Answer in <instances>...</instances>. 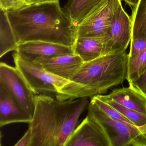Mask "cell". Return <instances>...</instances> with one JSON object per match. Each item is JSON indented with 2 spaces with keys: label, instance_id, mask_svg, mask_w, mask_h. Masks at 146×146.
Masks as SVG:
<instances>
[{
  "label": "cell",
  "instance_id": "cell-1",
  "mask_svg": "<svg viewBox=\"0 0 146 146\" xmlns=\"http://www.w3.org/2000/svg\"><path fill=\"white\" fill-rule=\"evenodd\" d=\"M19 43L42 41L73 48L77 28L59 2L6 11Z\"/></svg>",
  "mask_w": 146,
  "mask_h": 146
},
{
  "label": "cell",
  "instance_id": "cell-2",
  "mask_svg": "<svg viewBox=\"0 0 146 146\" xmlns=\"http://www.w3.org/2000/svg\"><path fill=\"white\" fill-rule=\"evenodd\" d=\"M89 105L88 97L60 101L36 95L35 111L29 123L32 135L30 146H65Z\"/></svg>",
  "mask_w": 146,
  "mask_h": 146
},
{
  "label": "cell",
  "instance_id": "cell-3",
  "mask_svg": "<svg viewBox=\"0 0 146 146\" xmlns=\"http://www.w3.org/2000/svg\"><path fill=\"white\" fill-rule=\"evenodd\" d=\"M128 54L111 53L84 62L76 74L59 91L60 101L92 98L122 84L128 73Z\"/></svg>",
  "mask_w": 146,
  "mask_h": 146
},
{
  "label": "cell",
  "instance_id": "cell-4",
  "mask_svg": "<svg viewBox=\"0 0 146 146\" xmlns=\"http://www.w3.org/2000/svg\"><path fill=\"white\" fill-rule=\"evenodd\" d=\"M88 114L102 127L111 146H146V138L142 126L117 121L109 117L93 102L88 107Z\"/></svg>",
  "mask_w": 146,
  "mask_h": 146
},
{
  "label": "cell",
  "instance_id": "cell-5",
  "mask_svg": "<svg viewBox=\"0 0 146 146\" xmlns=\"http://www.w3.org/2000/svg\"><path fill=\"white\" fill-rule=\"evenodd\" d=\"M13 56L15 67L35 95L56 98L59 91L70 81L53 75L35 62L23 58L16 52Z\"/></svg>",
  "mask_w": 146,
  "mask_h": 146
},
{
  "label": "cell",
  "instance_id": "cell-6",
  "mask_svg": "<svg viewBox=\"0 0 146 146\" xmlns=\"http://www.w3.org/2000/svg\"><path fill=\"white\" fill-rule=\"evenodd\" d=\"M121 4L122 0H106L77 28V38H104Z\"/></svg>",
  "mask_w": 146,
  "mask_h": 146
},
{
  "label": "cell",
  "instance_id": "cell-7",
  "mask_svg": "<svg viewBox=\"0 0 146 146\" xmlns=\"http://www.w3.org/2000/svg\"><path fill=\"white\" fill-rule=\"evenodd\" d=\"M0 83L13 99L33 116L35 110V96L20 72L4 62L0 64Z\"/></svg>",
  "mask_w": 146,
  "mask_h": 146
},
{
  "label": "cell",
  "instance_id": "cell-8",
  "mask_svg": "<svg viewBox=\"0 0 146 146\" xmlns=\"http://www.w3.org/2000/svg\"><path fill=\"white\" fill-rule=\"evenodd\" d=\"M132 36L131 17L120 5L113 18L111 27L104 37L103 55L123 53L131 42Z\"/></svg>",
  "mask_w": 146,
  "mask_h": 146
},
{
  "label": "cell",
  "instance_id": "cell-9",
  "mask_svg": "<svg viewBox=\"0 0 146 146\" xmlns=\"http://www.w3.org/2000/svg\"><path fill=\"white\" fill-rule=\"evenodd\" d=\"M65 146H111V144L102 127L88 114L69 137Z\"/></svg>",
  "mask_w": 146,
  "mask_h": 146
},
{
  "label": "cell",
  "instance_id": "cell-10",
  "mask_svg": "<svg viewBox=\"0 0 146 146\" xmlns=\"http://www.w3.org/2000/svg\"><path fill=\"white\" fill-rule=\"evenodd\" d=\"M16 52L23 58L33 62L57 56L74 54L72 47L42 41L19 43Z\"/></svg>",
  "mask_w": 146,
  "mask_h": 146
},
{
  "label": "cell",
  "instance_id": "cell-11",
  "mask_svg": "<svg viewBox=\"0 0 146 146\" xmlns=\"http://www.w3.org/2000/svg\"><path fill=\"white\" fill-rule=\"evenodd\" d=\"M35 63L53 75L70 81L84 62L79 56L72 54L40 60Z\"/></svg>",
  "mask_w": 146,
  "mask_h": 146
},
{
  "label": "cell",
  "instance_id": "cell-12",
  "mask_svg": "<svg viewBox=\"0 0 146 146\" xmlns=\"http://www.w3.org/2000/svg\"><path fill=\"white\" fill-rule=\"evenodd\" d=\"M32 117L13 98L0 83V127L13 123H29Z\"/></svg>",
  "mask_w": 146,
  "mask_h": 146
},
{
  "label": "cell",
  "instance_id": "cell-13",
  "mask_svg": "<svg viewBox=\"0 0 146 146\" xmlns=\"http://www.w3.org/2000/svg\"><path fill=\"white\" fill-rule=\"evenodd\" d=\"M103 96L146 116V97L130 85L127 88L116 89Z\"/></svg>",
  "mask_w": 146,
  "mask_h": 146
},
{
  "label": "cell",
  "instance_id": "cell-14",
  "mask_svg": "<svg viewBox=\"0 0 146 146\" xmlns=\"http://www.w3.org/2000/svg\"><path fill=\"white\" fill-rule=\"evenodd\" d=\"M106 0H68L64 11L76 28Z\"/></svg>",
  "mask_w": 146,
  "mask_h": 146
},
{
  "label": "cell",
  "instance_id": "cell-15",
  "mask_svg": "<svg viewBox=\"0 0 146 146\" xmlns=\"http://www.w3.org/2000/svg\"><path fill=\"white\" fill-rule=\"evenodd\" d=\"M73 50L84 62L94 60L103 55L104 38L77 37Z\"/></svg>",
  "mask_w": 146,
  "mask_h": 146
},
{
  "label": "cell",
  "instance_id": "cell-16",
  "mask_svg": "<svg viewBox=\"0 0 146 146\" xmlns=\"http://www.w3.org/2000/svg\"><path fill=\"white\" fill-rule=\"evenodd\" d=\"M18 45L6 11L0 9V58L9 52L17 51Z\"/></svg>",
  "mask_w": 146,
  "mask_h": 146
},
{
  "label": "cell",
  "instance_id": "cell-17",
  "mask_svg": "<svg viewBox=\"0 0 146 146\" xmlns=\"http://www.w3.org/2000/svg\"><path fill=\"white\" fill-rule=\"evenodd\" d=\"M131 40L146 39V0H139L136 7L132 9Z\"/></svg>",
  "mask_w": 146,
  "mask_h": 146
},
{
  "label": "cell",
  "instance_id": "cell-18",
  "mask_svg": "<svg viewBox=\"0 0 146 146\" xmlns=\"http://www.w3.org/2000/svg\"><path fill=\"white\" fill-rule=\"evenodd\" d=\"M96 96L118 111L125 117L130 120L134 125L140 127L146 124V116L125 107L113 101L106 99L103 95H98Z\"/></svg>",
  "mask_w": 146,
  "mask_h": 146
},
{
  "label": "cell",
  "instance_id": "cell-19",
  "mask_svg": "<svg viewBox=\"0 0 146 146\" xmlns=\"http://www.w3.org/2000/svg\"><path fill=\"white\" fill-rule=\"evenodd\" d=\"M146 69V48L135 56L128 57L126 80L130 83L138 78Z\"/></svg>",
  "mask_w": 146,
  "mask_h": 146
},
{
  "label": "cell",
  "instance_id": "cell-20",
  "mask_svg": "<svg viewBox=\"0 0 146 146\" xmlns=\"http://www.w3.org/2000/svg\"><path fill=\"white\" fill-rule=\"evenodd\" d=\"M91 101L95 103L103 112L105 113L108 116L113 119L134 125L130 120L125 117L118 111L98 98L96 96L91 98Z\"/></svg>",
  "mask_w": 146,
  "mask_h": 146
},
{
  "label": "cell",
  "instance_id": "cell-21",
  "mask_svg": "<svg viewBox=\"0 0 146 146\" xmlns=\"http://www.w3.org/2000/svg\"><path fill=\"white\" fill-rule=\"evenodd\" d=\"M146 48V39H135L131 41L130 48L128 57H133Z\"/></svg>",
  "mask_w": 146,
  "mask_h": 146
},
{
  "label": "cell",
  "instance_id": "cell-22",
  "mask_svg": "<svg viewBox=\"0 0 146 146\" xmlns=\"http://www.w3.org/2000/svg\"><path fill=\"white\" fill-rule=\"evenodd\" d=\"M129 84V85L146 97V69L138 78Z\"/></svg>",
  "mask_w": 146,
  "mask_h": 146
},
{
  "label": "cell",
  "instance_id": "cell-23",
  "mask_svg": "<svg viewBox=\"0 0 146 146\" xmlns=\"http://www.w3.org/2000/svg\"><path fill=\"white\" fill-rule=\"evenodd\" d=\"M25 6V0H0V9L16 10Z\"/></svg>",
  "mask_w": 146,
  "mask_h": 146
},
{
  "label": "cell",
  "instance_id": "cell-24",
  "mask_svg": "<svg viewBox=\"0 0 146 146\" xmlns=\"http://www.w3.org/2000/svg\"><path fill=\"white\" fill-rule=\"evenodd\" d=\"M32 135L31 129L29 127L23 136L15 144V146H30L32 141Z\"/></svg>",
  "mask_w": 146,
  "mask_h": 146
},
{
  "label": "cell",
  "instance_id": "cell-25",
  "mask_svg": "<svg viewBox=\"0 0 146 146\" xmlns=\"http://www.w3.org/2000/svg\"><path fill=\"white\" fill-rule=\"evenodd\" d=\"M51 2H59V0H25V6Z\"/></svg>",
  "mask_w": 146,
  "mask_h": 146
},
{
  "label": "cell",
  "instance_id": "cell-26",
  "mask_svg": "<svg viewBox=\"0 0 146 146\" xmlns=\"http://www.w3.org/2000/svg\"><path fill=\"white\" fill-rule=\"evenodd\" d=\"M125 2L126 4L129 6L131 9L136 7L139 0H122Z\"/></svg>",
  "mask_w": 146,
  "mask_h": 146
},
{
  "label": "cell",
  "instance_id": "cell-27",
  "mask_svg": "<svg viewBox=\"0 0 146 146\" xmlns=\"http://www.w3.org/2000/svg\"><path fill=\"white\" fill-rule=\"evenodd\" d=\"M143 135L145 136L146 138V124L143 126Z\"/></svg>",
  "mask_w": 146,
  "mask_h": 146
}]
</instances>
